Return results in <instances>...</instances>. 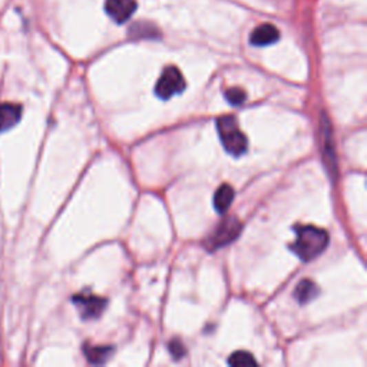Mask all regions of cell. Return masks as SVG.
Returning a JSON list of instances; mask_svg holds the SVG:
<instances>
[{"mask_svg":"<svg viewBox=\"0 0 367 367\" xmlns=\"http://www.w3.org/2000/svg\"><path fill=\"white\" fill-rule=\"evenodd\" d=\"M317 294H319V287L316 283H313L311 280H303V282H300L299 286H297L294 290L295 300L300 304H306L313 299H316Z\"/></svg>","mask_w":367,"mask_h":367,"instance_id":"8fae6325","label":"cell"},{"mask_svg":"<svg viewBox=\"0 0 367 367\" xmlns=\"http://www.w3.org/2000/svg\"><path fill=\"white\" fill-rule=\"evenodd\" d=\"M217 131L227 152L240 156L247 151L249 141L238 127V122L233 115H224L217 119Z\"/></svg>","mask_w":367,"mask_h":367,"instance_id":"7a4b0ae2","label":"cell"},{"mask_svg":"<svg viewBox=\"0 0 367 367\" xmlns=\"http://www.w3.org/2000/svg\"><path fill=\"white\" fill-rule=\"evenodd\" d=\"M225 99L229 101L234 107H238V105H242L247 99L246 92H244L241 88H230L225 92Z\"/></svg>","mask_w":367,"mask_h":367,"instance_id":"5bb4252c","label":"cell"},{"mask_svg":"<svg viewBox=\"0 0 367 367\" xmlns=\"http://www.w3.org/2000/svg\"><path fill=\"white\" fill-rule=\"evenodd\" d=\"M229 364L231 366H255L257 360L247 352H235L229 359Z\"/></svg>","mask_w":367,"mask_h":367,"instance_id":"4fadbf2b","label":"cell"},{"mask_svg":"<svg viewBox=\"0 0 367 367\" xmlns=\"http://www.w3.org/2000/svg\"><path fill=\"white\" fill-rule=\"evenodd\" d=\"M105 10L116 23H125L136 10L135 0H107Z\"/></svg>","mask_w":367,"mask_h":367,"instance_id":"8992f818","label":"cell"},{"mask_svg":"<svg viewBox=\"0 0 367 367\" xmlns=\"http://www.w3.org/2000/svg\"><path fill=\"white\" fill-rule=\"evenodd\" d=\"M233 200H234L233 187L229 184H222L216 191V196H214V207L217 209V213L224 214V213L229 211L230 205L233 204Z\"/></svg>","mask_w":367,"mask_h":367,"instance_id":"9c48e42d","label":"cell"},{"mask_svg":"<svg viewBox=\"0 0 367 367\" xmlns=\"http://www.w3.org/2000/svg\"><path fill=\"white\" fill-rule=\"evenodd\" d=\"M74 304L78 307L81 317L83 320H95L98 319L107 306V300L91 293H81L74 295Z\"/></svg>","mask_w":367,"mask_h":367,"instance_id":"5b68a950","label":"cell"},{"mask_svg":"<svg viewBox=\"0 0 367 367\" xmlns=\"http://www.w3.org/2000/svg\"><path fill=\"white\" fill-rule=\"evenodd\" d=\"M240 233H241V222L235 217L225 218L218 224L216 231L207 240L205 244L207 247L213 251L233 242L240 235Z\"/></svg>","mask_w":367,"mask_h":367,"instance_id":"277c9868","label":"cell"},{"mask_svg":"<svg viewBox=\"0 0 367 367\" xmlns=\"http://www.w3.org/2000/svg\"><path fill=\"white\" fill-rule=\"evenodd\" d=\"M294 233L295 240L290 249L303 261H311L319 257L328 246V234L314 225H297Z\"/></svg>","mask_w":367,"mask_h":367,"instance_id":"6da1fadb","label":"cell"},{"mask_svg":"<svg viewBox=\"0 0 367 367\" xmlns=\"http://www.w3.org/2000/svg\"><path fill=\"white\" fill-rule=\"evenodd\" d=\"M185 90V79L180 69L176 66H168L164 69L158 82L155 86V94L158 98L167 101L174 95H178Z\"/></svg>","mask_w":367,"mask_h":367,"instance_id":"3957f363","label":"cell"},{"mask_svg":"<svg viewBox=\"0 0 367 367\" xmlns=\"http://www.w3.org/2000/svg\"><path fill=\"white\" fill-rule=\"evenodd\" d=\"M22 116V107L17 103H0V132L12 129Z\"/></svg>","mask_w":367,"mask_h":367,"instance_id":"52a82bcc","label":"cell"},{"mask_svg":"<svg viewBox=\"0 0 367 367\" xmlns=\"http://www.w3.org/2000/svg\"><path fill=\"white\" fill-rule=\"evenodd\" d=\"M323 136H324V158L328 164V169L336 172V155H335V143L331 138V129L328 125V120L323 116Z\"/></svg>","mask_w":367,"mask_h":367,"instance_id":"30bf717a","label":"cell"},{"mask_svg":"<svg viewBox=\"0 0 367 367\" xmlns=\"http://www.w3.org/2000/svg\"><path fill=\"white\" fill-rule=\"evenodd\" d=\"M168 347H169L171 356L176 360H180L181 357L185 356V347H184V344L180 340H171Z\"/></svg>","mask_w":367,"mask_h":367,"instance_id":"9a60e30c","label":"cell"},{"mask_svg":"<svg viewBox=\"0 0 367 367\" xmlns=\"http://www.w3.org/2000/svg\"><path fill=\"white\" fill-rule=\"evenodd\" d=\"M85 356L90 363L94 364H102L111 357V353L114 352L112 347L107 346H85Z\"/></svg>","mask_w":367,"mask_h":367,"instance_id":"7c38bea8","label":"cell"},{"mask_svg":"<svg viewBox=\"0 0 367 367\" xmlns=\"http://www.w3.org/2000/svg\"><path fill=\"white\" fill-rule=\"evenodd\" d=\"M280 39V32L275 26L270 23L260 25L250 36V42L254 46H267L271 43H275Z\"/></svg>","mask_w":367,"mask_h":367,"instance_id":"ba28073f","label":"cell"}]
</instances>
